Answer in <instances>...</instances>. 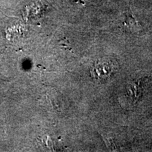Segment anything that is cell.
<instances>
[{
	"label": "cell",
	"instance_id": "obj_1",
	"mask_svg": "<svg viewBox=\"0 0 152 152\" xmlns=\"http://www.w3.org/2000/svg\"><path fill=\"white\" fill-rule=\"evenodd\" d=\"M124 25L127 29L130 30L131 32H136L140 29V26L137 21L132 16L130 11H127L125 14Z\"/></svg>",
	"mask_w": 152,
	"mask_h": 152
},
{
	"label": "cell",
	"instance_id": "obj_2",
	"mask_svg": "<svg viewBox=\"0 0 152 152\" xmlns=\"http://www.w3.org/2000/svg\"><path fill=\"white\" fill-rule=\"evenodd\" d=\"M78 1H80L81 3H83V4H85L86 2H88V1H90L91 0H78Z\"/></svg>",
	"mask_w": 152,
	"mask_h": 152
}]
</instances>
